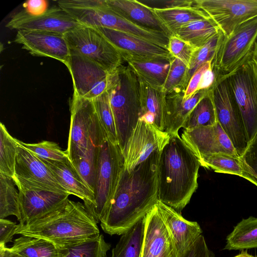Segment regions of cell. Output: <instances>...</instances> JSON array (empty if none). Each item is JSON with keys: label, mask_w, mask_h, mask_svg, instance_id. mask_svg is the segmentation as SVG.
Returning <instances> with one entry per match:
<instances>
[{"label": "cell", "mask_w": 257, "mask_h": 257, "mask_svg": "<svg viewBox=\"0 0 257 257\" xmlns=\"http://www.w3.org/2000/svg\"><path fill=\"white\" fill-rule=\"evenodd\" d=\"M92 100L99 120L107 134L108 139L112 143L118 144L115 121L108 92L106 90Z\"/></svg>", "instance_id": "37"}, {"label": "cell", "mask_w": 257, "mask_h": 257, "mask_svg": "<svg viewBox=\"0 0 257 257\" xmlns=\"http://www.w3.org/2000/svg\"><path fill=\"white\" fill-rule=\"evenodd\" d=\"M70 125L66 153L73 165L85 157L94 145L107 137L92 99L73 92L70 104Z\"/></svg>", "instance_id": "5"}, {"label": "cell", "mask_w": 257, "mask_h": 257, "mask_svg": "<svg viewBox=\"0 0 257 257\" xmlns=\"http://www.w3.org/2000/svg\"><path fill=\"white\" fill-rule=\"evenodd\" d=\"M180 257H214V255L208 248L204 236L201 235Z\"/></svg>", "instance_id": "45"}, {"label": "cell", "mask_w": 257, "mask_h": 257, "mask_svg": "<svg viewBox=\"0 0 257 257\" xmlns=\"http://www.w3.org/2000/svg\"><path fill=\"white\" fill-rule=\"evenodd\" d=\"M111 11L132 23L149 29L162 32L169 37L170 33L154 11L137 0H105Z\"/></svg>", "instance_id": "24"}, {"label": "cell", "mask_w": 257, "mask_h": 257, "mask_svg": "<svg viewBox=\"0 0 257 257\" xmlns=\"http://www.w3.org/2000/svg\"><path fill=\"white\" fill-rule=\"evenodd\" d=\"M181 138L198 159L216 154L238 157L218 122L211 126L184 130Z\"/></svg>", "instance_id": "18"}, {"label": "cell", "mask_w": 257, "mask_h": 257, "mask_svg": "<svg viewBox=\"0 0 257 257\" xmlns=\"http://www.w3.org/2000/svg\"><path fill=\"white\" fill-rule=\"evenodd\" d=\"M200 166L179 135H170L159 158L158 200L180 213L198 187Z\"/></svg>", "instance_id": "2"}, {"label": "cell", "mask_w": 257, "mask_h": 257, "mask_svg": "<svg viewBox=\"0 0 257 257\" xmlns=\"http://www.w3.org/2000/svg\"><path fill=\"white\" fill-rule=\"evenodd\" d=\"M138 1L152 10L197 7L196 0H141Z\"/></svg>", "instance_id": "44"}, {"label": "cell", "mask_w": 257, "mask_h": 257, "mask_svg": "<svg viewBox=\"0 0 257 257\" xmlns=\"http://www.w3.org/2000/svg\"><path fill=\"white\" fill-rule=\"evenodd\" d=\"M209 89H200L185 99V92L165 95L164 112L165 132L170 135L178 134L187 116L208 93Z\"/></svg>", "instance_id": "22"}, {"label": "cell", "mask_w": 257, "mask_h": 257, "mask_svg": "<svg viewBox=\"0 0 257 257\" xmlns=\"http://www.w3.org/2000/svg\"><path fill=\"white\" fill-rule=\"evenodd\" d=\"M220 32L216 24L208 18L189 23L173 35L197 49L205 45Z\"/></svg>", "instance_id": "28"}, {"label": "cell", "mask_w": 257, "mask_h": 257, "mask_svg": "<svg viewBox=\"0 0 257 257\" xmlns=\"http://www.w3.org/2000/svg\"><path fill=\"white\" fill-rule=\"evenodd\" d=\"M171 60H134L125 63L140 80L152 87L162 89L169 71Z\"/></svg>", "instance_id": "26"}, {"label": "cell", "mask_w": 257, "mask_h": 257, "mask_svg": "<svg viewBox=\"0 0 257 257\" xmlns=\"http://www.w3.org/2000/svg\"><path fill=\"white\" fill-rule=\"evenodd\" d=\"M196 48L175 35L169 37L168 50L173 58L182 61L188 67Z\"/></svg>", "instance_id": "43"}, {"label": "cell", "mask_w": 257, "mask_h": 257, "mask_svg": "<svg viewBox=\"0 0 257 257\" xmlns=\"http://www.w3.org/2000/svg\"><path fill=\"white\" fill-rule=\"evenodd\" d=\"M189 81L188 66L179 59L173 58L162 91L165 95L185 92Z\"/></svg>", "instance_id": "36"}, {"label": "cell", "mask_w": 257, "mask_h": 257, "mask_svg": "<svg viewBox=\"0 0 257 257\" xmlns=\"http://www.w3.org/2000/svg\"><path fill=\"white\" fill-rule=\"evenodd\" d=\"M100 145L92 146L84 157L73 165L93 192L95 186L97 160Z\"/></svg>", "instance_id": "41"}, {"label": "cell", "mask_w": 257, "mask_h": 257, "mask_svg": "<svg viewBox=\"0 0 257 257\" xmlns=\"http://www.w3.org/2000/svg\"><path fill=\"white\" fill-rule=\"evenodd\" d=\"M170 137L166 132L139 119L122 152L124 169L130 172L154 153L161 151Z\"/></svg>", "instance_id": "12"}, {"label": "cell", "mask_w": 257, "mask_h": 257, "mask_svg": "<svg viewBox=\"0 0 257 257\" xmlns=\"http://www.w3.org/2000/svg\"><path fill=\"white\" fill-rule=\"evenodd\" d=\"M74 92L83 98L93 99L104 92L111 72L79 55L71 54L69 66Z\"/></svg>", "instance_id": "13"}, {"label": "cell", "mask_w": 257, "mask_h": 257, "mask_svg": "<svg viewBox=\"0 0 257 257\" xmlns=\"http://www.w3.org/2000/svg\"><path fill=\"white\" fill-rule=\"evenodd\" d=\"M97 223L84 204L68 199L29 224H18L15 234L43 238L65 248L97 238Z\"/></svg>", "instance_id": "3"}, {"label": "cell", "mask_w": 257, "mask_h": 257, "mask_svg": "<svg viewBox=\"0 0 257 257\" xmlns=\"http://www.w3.org/2000/svg\"><path fill=\"white\" fill-rule=\"evenodd\" d=\"M10 249L21 257H65L66 248H60L46 239L22 235Z\"/></svg>", "instance_id": "27"}, {"label": "cell", "mask_w": 257, "mask_h": 257, "mask_svg": "<svg viewBox=\"0 0 257 257\" xmlns=\"http://www.w3.org/2000/svg\"><path fill=\"white\" fill-rule=\"evenodd\" d=\"M197 7L228 36L244 23L257 17V0H196Z\"/></svg>", "instance_id": "11"}, {"label": "cell", "mask_w": 257, "mask_h": 257, "mask_svg": "<svg viewBox=\"0 0 257 257\" xmlns=\"http://www.w3.org/2000/svg\"><path fill=\"white\" fill-rule=\"evenodd\" d=\"M212 61H208L203 64L192 75L184 92V98L190 97L198 90L203 74L212 67Z\"/></svg>", "instance_id": "46"}, {"label": "cell", "mask_w": 257, "mask_h": 257, "mask_svg": "<svg viewBox=\"0 0 257 257\" xmlns=\"http://www.w3.org/2000/svg\"><path fill=\"white\" fill-rule=\"evenodd\" d=\"M172 247L174 245L172 236L156 204L145 216L140 257H159Z\"/></svg>", "instance_id": "20"}, {"label": "cell", "mask_w": 257, "mask_h": 257, "mask_svg": "<svg viewBox=\"0 0 257 257\" xmlns=\"http://www.w3.org/2000/svg\"><path fill=\"white\" fill-rule=\"evenodd\" d=\"M40 159L47 166L54 177L68 193L82 199L86 207L92 205L94 193L69 160L59 162Z\"/></svg>", "instance_id": "23"}, {"label": "cell", "mask_w": 257, "mask_h": 257, "mask_svg": "<svg viewBox=\"0 0 257 257\" xmlns=\"http://www.w3.org/2000/svg\"><path fill=\"white\" fill-rule=\"evenodd\" d=\"M257 41V17L236 28L219 44L212 62L215 74L227 76L252 55Z\"/></svg>", "instance_id": "7"}, {"label": "cell", "mask_w": 257, "mask_h": 257, "mask_svg": "<svg viewBox=\"0 0 257 257\" xmlns=\"http://www.w3.org/2000/svg\"><path fill=\"white\" fill-rule=\"evenodd\" d=\"M234 257H257L248 253L246 251H242L240 253Z\"/></svg>", "instance_id": "51"}, {"label": "cell", "mask_w": 257, "mask_h": 257, "mask_svg": "<svg viewBox=\"0 0 257 257\" xmlns=\"http://www.w3.org/2000/svg\"><path fill=\"white\" fill-rule=\"evenodd\" d=\"M0 257H21L6 246H0Z\"/></svg>", "instance_id": "49"}, {"label": "cell", "mask_w": 257, "mask_h": 257, "mask_svg": "<svg viewBox=\"0 0 257 257\" xmlns=\"http://www.w3.org/2000/svg\"><path fill=\"white\" fill-rule=\"evenodd\" d=\"M159 257H177L175 247L170 248Z\"/></svg>", "instance_id": "50"}, {"label": "cell", "mask_w": 257, "mask_h": 257, "mask_svg": "<svg viewBox=\"0 0 257 257\" xmlns=\"http://www.w3.org/2000/svg\"><path fill=\"white\" fill-rule=\"evenodd\" d=\"M21 213L20 224H29L50 212L69 199L70 194L40 188L17 186Z\"/></svg>", "instance_id": "19"}, {"label": "cell", "mask_w": 257, "mask_h": 257, "mask_svg": "<svg viewBox=\"0 0 257 257\" xmlns=\"http://www.w3.org/2000/svg\"><path fill=\"white\" fill-rule=\"evenodd\" d=\"M170 36L181 27L194 21L210 18L198 7L178 8L153 10Z\"/></svg>", "instance_id": "29"}, {"label": "cell", "mask_w": 257, "mask_h": 257, "mask_svg": "<svg viewBox=\"0 0 257 257\" xmlns=\"http://www.w3.org/2000/svg\"><path fill=\"white\" fill-rule=\"evenodd\" d=\"M16 185L67 193L47 166L37 156L19 144L15 164Z\"/></svg>", "instance_id": "14"}, {"label": "cell", "mask_w": 257, "mask_h": 257, "mask_svg": "<svg viewBox=\"0 0 257 257\" xmlns=\"http://www.w3.org/2000/svg\"><path fill=\"white\" fill-rule=\"evenodd\" d=\"M218 122L210 88L207 94L196 104L185 120L182 127L189 130L213 125Z\"/></svg>", "instance_id": "32"}, {"label": "cell", "mask_w": 257, "mask_h": 257, "mask_svg": "<svg viewBox=\"0 0 257 257\" xmlns=\"http://www.w3.org/2000/svg\"><path fill=\"white\" fill-rule=\"evenodd\" d=\"M18 144L40 159L59 162L69 160L66 151H63L56 143L43 141L38 143H23L18 140Z\"/></svg>", "instance_id": "39"}, {"label": "cell", "mask_w": 257, "mask_h": 257, "mask_svg": "<svg viewBox=\"0 0 257 257\" xmlns=\"http://www.w3.org/2000/svg\"><path fill=\"white\" fill-rule=\"evenodd\" d=\"M239 158L247 175V180L257 186V133Z\"/></svg>", "instance_id": "42"}, {"label": "cell", "mask_w": 257, "mask_h": 257, "mask_svg": "<svg viewBox=\"0 0 257 257\" xmlns=\"http://www.w3.org/2000/svg\"><path fill=\"white\" fill-rule=\"evenodd\" d=\"M94 28L114 47L124 62L134 60L173 58L167 48L150 41L114 29Z\"/></svg>", "instance_id": "15"}, {"label": "cell", "mask_w": 257, "mask_h": 257, "mask_svg": "<svg viewBox=\"0 0 257 257\" xmlns=\"http://www.w3.org/2000/svg\"><path fill=\"white\" fill-rule=\"evenodd\" d=\"M81 25L62 9L54 7L38 16L21 11L12 18L6 27L17 31H39L64 34Z\"/></svg>", "instance_id": "16"}, {"label": "cell", "mask_w": 257, "mask_h": 257, "mask_svg": "<svg viewBox=\"0 0 257 257\" xmlns=\"http://www.w3.org/2000/svg\"><path fill=\"white\" fill-rule=\"evenodd\" d=\"M224 249L242 250L257 247V217L242 219L226 238Z\"/></svg>", "instance_id": "30"}, {"label": "cell", "mask_w": 257, "mask_h": 257, "mask_svg": "<svg viewBox=\"0 0 257 257\" xmlns=\"http://www.w3.org/2000/svg\"><path fill=\"white\" fill-rule=\"evenodd\" d=\"M253 56L257 59V41H256L255 46H254L253 53Z\"/></svg>", "instance_id": "52"}, {"label": "cell", "mask_w": 257, "mask_h": 257, "mask_svg": "<svg viewBox=\"0 0 257 257\" xmlns=\"http://www.w3.org/2000/svg\"><path fill=\"white\" fill-rule=\"evenodd\" d=\"M224 36L223 33L220 31L218 35L205 45L195 50L188 66L189 80L203 64L213 60L218 47Z\"/></svg>", "instance_id": "40"}, {"label": "cell", "mask_w": 257, "mask_h": 257, "mask_svg": "<svg viewBox=\"0 0 257 257\" xmlns=\"http://www.w3.org/2000/svg\"><path fill=\"white\" fill-rule=\"evenodd\" d=\"M161 151L154 153L130 172L124 168L109 208L100 222L105 233L123 234L156 204Z\"/></svg>", "instance_id": "1"}, {"label": "cell", "mask_w": 257, "mask_h": 257, "mask_svg": "<svg viewBox=\"0 0 257 257\" xmlns=\"http://www.w3.org/2000/svg\"><path fill=\"white\" fill-rule=\"evenodd\" d=\"M17 225L6 219H0V246H6L7 243L12 241L15 234Z\"/></svg>", "instance_id": "47"}, {"label": "cell", "mask_w": 257, "mask_h": 257, "mask_svg": "<svg viewBox=\"0 0 257 257\" xmlns=\"http://www.w3.org/2000/svg\"><path fill=\"white\" fill-rule=\"evenodd\" d=\"M172 236L177 257H180L202 235L196 221L185 219L172 207L157 201L156 203Z\"/></svg>", "instance_id": "21"}, {"label": "cell", "mask_w": 257, "mask_h": 257, "mask_svg": "<svg viewBox=\"0 0 257 257\" xmlns=\"http://www.w3.org/2000/svg\"><path fill=\"white\" fill-rule=\"evenodd\" d=\"M24 10L33 16H38L45 13L48 10V2L46 0H29L23 5Z\"/></svg>", "instance_id": "48"}, {"label": "cell", "mask_w": 257, "mask_h": 257, "mask_svg": "<svg viewBox=\"0 0 257 257\" xmlns=\"http://www.w3.org/2000/svg\"><path fill=\"white\" fill-rule=\"evenodd\" d=\"M200 166L213 170L217 173H225L241 177L247 180L239 158L223 154H216L198 159Z\"/></svg>", "instance_id": "34"}, {"label": "cell", "mask_w": 257, "mask_h": 257, "mask_svg": "<svg viewBox=\"0 0 257 257\" xmlns=\"http://www.w3.org/2000/svg\"><path fill=\"white\" fill-rule=\"evenodd\" d=\"M226 77L249 142L257 133V59L252 55Z\"/></svg>", "instance_id": "9"}, {"label": "cell", "mask_w": 257, "mask_h": 257, "mask_svg": "<svg viewBox=\"0 0 257 257\" xmlns=\"http://www.w3.org/2000/svg\"><path fill=\"white\" fill-rule=\"evenodd\" d=\"M210 91L217 121L230 140L239 157L244 152L249 141L227 77L215 74Z\"/></svg>", "instance_id": "8"}, {"label": "cell", "mask_w": 257, "mask_h": 257, "mask_svg": "<svg viewBox=\"0 0 257 257\" xmlns=\"http://www.w3.org/2000/svg\"><path fill=\"white\" fill-rule=\"evenodd\" d=\"M111 245L106 242L103 235L97 238L67 248L65 257H107Z\"/></svg>", "instance_id": "38"}, {"label": "cell", "mask_w": 257, "mask_h": 257, "mask_svg": "<svg viewBox=\"0 0 257 257\" xmlns=\"http://www.w3.org/2000/svg\"><path fill=\"white\" fill-rule=\"evenodd\" d=\"M64 36L71 54L85 57L109 72L124 62L114 47L94 28L82 25Z\"/></svg>", "instance_id": "10"}, {"label": "cell", "mask_w": 257, "mask_h": 257, "mask_svg": "<svg viewBox=\"0 0 257 257\" xmlns=\"http://www.w3.org/2000/svg\"><path fill=\"white\" fill-rule=\"evenodd\" d=\"M114 116L118 144L122 153L141 115L140 81L127 66L110 73L106 89Z\"/></svg>", "instance_id": "4"}, {"label": "cell", "mask_w": 257, "mask_h": 257, "mask_svg": "<svg viewBox=\"0 0 257 257\" xmlns=\"http://www.w3.org/2000/svg\"><path fill=\"white\" fill-rule=\"evenodd\" d=\"M19 146L18 140L13 137L5 125L0 124V174L15 178V164Z\"/></svg>", "instance_id": "35"}, {"label": "cell", "mask_w": 257, "mask_h": 257, "mask_svg": "<svg viewBox=\"0 0 257 257\" xmlns=\"http://www.w3.org/2000/svg\"><path fill=\"white\" fill-rule=\"evenodd\" d=\"M124 168L119 146L106 138L98 149L94 201L86 207L97 223L109 208Z\"/></svg>", "instance_id": "6"}, {"label": "cell", "mask_w": 257, "mask_h": 257, "mask_svg": "<svg viewBox=\"0 0 257 257\" xmlns=\"http://www.w3.org/2000/svg\"><path fill=\"white\" fill-rule=\"evenodd\" d=\"M14 41L35 56L50 57L68 68L71 53L64 34L45 31L18 30Z\"/></svg>", "instance_id": "17"}, {"label": "cell", "mask_w": 257, "mask_h": 257, "mask_svg": "<svg viewBox=\"0 0 257 257\" xmlns=\"http://www.w3.org/2000/svg\"><path fill=\"white\" fill-rule=\"evenodd\" d=\"M145 217L122 234L110 257H140Z\"/></svg>", "instance_id": "31"}, {"label": "cell", "mask_w": 257, "mask_h": 257, "mask_svg": "<svg viewBox=\"0 0 257 257\" xmlns=\"http://www.w3.org/2000/svg\"><path fill=\"white\" fill-rule=\"evenodd\" d=\"M140 88V119L165 131L164 112L165 95L162 89L155 88L139 79Z\"/></svg>", "instance_id": "25"}, {"label": "cell", "mask_w": 257, "mask_h": 257, "mask_svg": "<svg viewBox=\"0 0 257 257\" xmlns=\"http://www.w3.org/2000/svg\"><path fill=\"white\" fill-rule=\"evenodd\" d=\"M13 178L0 174V219L15 215L20 222L19 193Z\"/></svg>", "instance_id": "33"}]
</instances>
